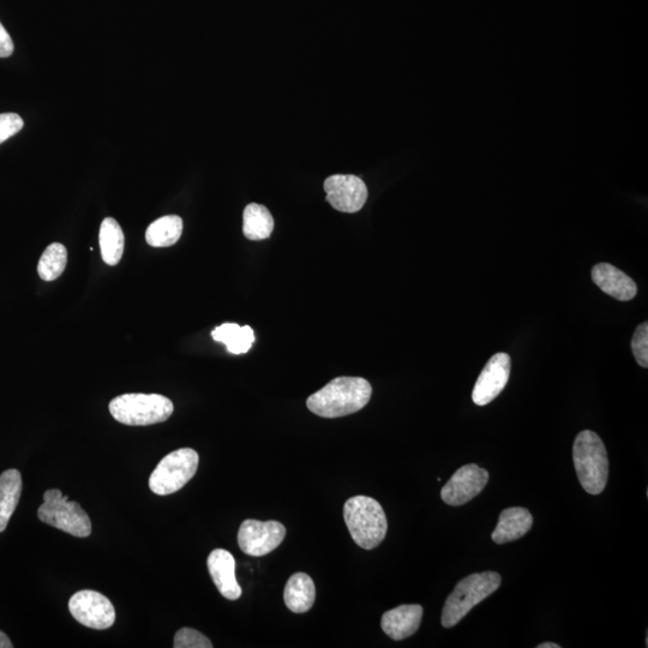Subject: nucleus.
<instances>
[{
    "instance_id": "obj_1",
    "label": "nucleus",
    "mask_w": 648,
    "mask_h": 648,
    "mask_svg": "<svg viewBox=\"0 0 648 648\" xmlns=\"http://www.w3.org/2000/svg\"><path fill=\"white\" fill-rule=\"evenodd\" d=\"M371 384L362 377H339L312 394L306 405L316 416L339 418L356 413L370 401Z\"/></svg>"
},
{
    "instance_id": "obj_2",
    "label": "nucleus",
    "mask_w": 648,
    "mask_h": 648,
    "mask_svg": "<svg viewBox=\"0 0 648 648\" xmlns=\"http://www.w3.org/2000/svg\"><path fill=\"white\" fill-rule=\"evenodd\" d=\"M576 474L588 494L599 495L609 478L608 453L596 432L585 430L576 436L573 446Z\"/></svg>"
},
{
    "instance_id": "obj_3",
    "label": "nucleus",
    "mask_w": 648,
    "mask_h": 648,
    "mask_svg": "<svg viewBox=\"0 0 648 648\" xmlns=\"http://www.w3.org/2000/svg\"><path fill=\"white\" fill-rule=\"evenodd\" d=\"M344 519L354 542L365 550H372L386 538V513L374 498L356 496L345 503Z\"/></svg>"
},
{
    "instance_id": "obj_4",
    "label": "nucleus",
    "mask_w": 648,
    "mask_h": 648,
    "mask_svg": "<svg viewBox=\"0 0 648 648\" xmlns=\"http://www.w3.org/2000/svg\"><path fill=\"white\" fill-rule=\"evenodd\" d=\"M500 585L501 576L496 572L476 573L462 579L444 604L442 626L444 628L456 626L474 606L496 592Z\"/></svg>"
},
{
    "instance_id": "obj_5",
    "label": "nucleus",
    "mask_w": 648,
    "mask_h": 648,
    "mask_svg": "<svg viewBox=\"0 0 648 648\" xmlns=\"http://www.w3.org/2000/svg\"><path fill=\"white\" fill-rule=\"evenodd\" d=\"M110 412L117 422L147 426L166 422L172 416V401L160 394H124L110 402Z\"/></svg>"
},
{
    "instance_id": "obj_6",
    "label": "nucleus",
    "mask_w": 648,
    "mask_h": 648,
    "mask_svg": "<svg viewBox=\"0 0 648 648\" xmlns=\"http://www.w3.org/2000/svg\"><path fill=\"white\" fill-rule=\"evenodd\" d=\"M41 522L57 530L78 538H87L92 534V521L80 504L70 502L68 496H63L58 489L47 490L44 503L38 510Z\"/></svg>"
},
{
    "instance_id": "obj_7",
    "label": "nucleus",
    "mask_w": 648,
    "mask_h": 648,
    "mask_svg": "<svg viewBox=\"0 0 648 648\" xmlns=\"http://www.w3.org/2000/svg\"><path fill=\"white\" fill-rule=\"evenodd\" d=\"M197 452L182 448L165 456L149 478V488L154 494L167 496L184 488L195 476L198 468Z\"/></svg>"
},
{
    "instance_id": "obj_8",
    "label": "nucleus",
    "mask_w": 648,
    "mask_h": 648,
    "mask_svg": "<svg viewBox=\"0 0 648 648\" xmlns=\"http://www.w3.org/2000/svg\"><path fill=\"white\" fill-rule=\"evenodd\" d=\"M69 610L78 623L96 630L110 628L116 621V610L110 599L96 591L75 593L70 598Z\"/></svg>"
},
{
    "instance_id": "obj_9",
    "label": "nucleus",
    "mask_w": 648,
    "mask_h": 648,
    "mask_svg": "<svg viewBox=\"0 0 648 648\" xmlns=\"http://www.w3.org/2000/svg\"><path fill=\"white\" fill-rule=\"evenodd\" d=\"M286 528L278 521L245 520L239 528L238 544L244 554L262 557L284 542Z\"/></svg>"
},
{
    "instance_id": "obj_10",
    "label": "nucleus",
    "mask_w": 648,
    "mask_h": 648,
    "mask_svg": "<svg viewBox=\"0 0 648 648\" xmlns=\"http://www.w3.org/2000/svg\"><path fill=\"white\" fill-rule=\"evenodd\" d=\"M489 482V473L476 464L459 468L443 486L441 497L449 506L459 507L473 500Z\"/></svg>"
},
{
    "instance_id": "obj_11",
    "label": "nucleus",
    "mask_w": 648,
    "mask_h": 648,
    "mask_svg": "<svg viewBox=\"0 0 648 648\" xmlns=\"http://www.w3.org/2000/svg\"><path fill=\"white\" fill-rule=\"evenodd\" d=\"M327 201L342 213H357L368 200V188L362 179L350 174H335L324 182Z\"/></svg>"
},
{
    "instance_id": "obj_12",
    "label": "nucleus",
    "mask_w": 648,
    "mask_h": 648,
    "mask_svg": "<svg viewBox=\"0 0 648 648\" xmlns=\"http://www.w3.org/2000/svg\"><path fill=\"white\" fill-rule=\"evenodd\" d=\"M510 377V357L507 353H496L478 377L473 388L472 400L478 406L494 401L506 388Z\"/></svg>"
},
{
    "instance_id": "obj_13",
    "label": "nucleus",
    "mask_w": 648,
    "mask_h": 648,
    "mask_svg": "<svg viewBox=\"0 0 648 648\" xmlns=\"http://www.w3.org/2000/svg\"><path fill=\"white\" fill-rule=\"evenodd\" d=\"M208 570L216 588L228 600H237L242 596L236 578V560L231 552L224 549H216L210 552L208 557Z\"/></svg>"
},
{
    "instance_id": "obj_14",
    "label": "nucleus",
    "mask_w": 648,
    "mask_h": 648,
    "mask_svg": "<svg viewBox=\"0 0 648 648\" xmlns=\"http://www.w3.org/2000/svg\"><path fill=\"white\" fill-rule=\"evenodd\" d=\"M423 608L418 604L400 605L384 612L381 621L383 632L395 641L410 638L422 623Z\"/></svg>"
},
{
    "instance_id": "obj_15",
    "label": "nucleus",
    "mask_w": 648,
    "mask_h": 648,
    "mask_svg": "<svg viewBox=\"0 0 648 648\" xmlns=\"http://www.w3.org/2000/svg\"><path fill=\"white\" fill-rule=\"evenodd\" d=\"M592 280L608 296L628 302L635 298L638 287L622 270L609 263H599L592 269Z\"/></svg>"
},
{
    "instance_id": "obj_16",
    "label": "nucleus",
    "mask_w": 648,
    "mask_h": 648,
    "mask_svg": "<svg viewBox=\"0 0 648 648\" xmlns=\"http://www.w3.org/2000/svg\"><path fill=\"white\" fill-rule=\"evenodd\" d=\"M533 525V516L525 508L513 507L504 509L498 518L492 540L496 544L514 542L530 532Z\"/></svg>"
},
{
    "instance_id": "obj_17",
    "label": "nucleus",
    "mask_w": 648,
    "mask_h": 648,
    "mask_svg": "<svg viewBox=\"0 0 648 648\" xmlns=\"http://www.w3.org/2000/svg\"><path fill=\"white\" fill-rule=\"evenodd\" d=\"M316 599V588L314 581L308 574H293L287 581L284 591V600L288 609L294 614L308 612Z\"/></svg>"
},
{
    "instance_id": "obj_18",
    "label": "nucleus",
    "mask_w": 648,
    "mask_h": 648,
    "mask_svg": "<svg viewBox=\"0 0 648 648\" xmlns=\"http://www.w3.org/2000/svg\"><path fill=\"white\" fill-rule=\"evenodd\" d=\"M22 494V476L17 470L0 474V533L6 530Z\"/></svg>"
},
{
    "instance_id": "obj_19",
    "label": "nucleus",
    "mask_w": 648,
    "mask_h": 648,
    "mask_svg": "<svg viewBox=\"0 0 648 648\" xmlns=\"http://www.w3.org/2000/svg\"><path fill=\"white\" fill-rule=\"evenodd\" d=\"M99 243L102 260L108 266H116L122 260L125 238L122 227L113 218L102 221Z\"/></svg>"
},
{
    "instance_id": "obj_20",
    "label": "nucleus",
    "mask_w": 648,
    "mask_h": 648,
    "mask_svg": "<svg viewBox=\"0 0 648 648\" xmlns=\"http://www.w3.org/2000/svg\"><path fill=\"white\" fill-rule=\"evenodd\" d=\"M183 233V220L178 215H167L155 220L146 231V240L154 248H167L178 242Z\"/></svg>"
},
{
    "instance_id": "obj_21",
    "label": "nucleus",
    "mask_w": 648,
    "mask_h": 648,
    "mask_svg": "<svg viewBox=\"0 0 648 648\" xmlns=\"http://www.w3.org/2000/svg\"><path fill=\"white\" fill-rule=\"evenodd\" d=\"M244 236L250 240H263L274 230L273 215L262 204L251 203L244 209Z\"/></svg>"
},
{
    "instance_id": "obj_22",
    "label": "nucleus",
    "mask_w": 648,
    "mask_h": 648,
    "mask_svg": "<svg viewBox=\"0 0 648 648\" xmlns=\"http://www.w3.org/2000/svg\"><path fill=\"white\" fill-rule=\"evenodd\" d=\"M212 336L215 341L225 344L228 352L233 354L248 352L255 341L254 330L251 327H239L236 323L221 324L213 330Z\"/></svg>"
},
{
    "instance_id": "obj_23",
    "label": "nucleus",
    "mask_w": 648,
    "mask_h": 648,
    "mask_svg": "<svg viewBox=\"0 0 648 648\" xmlns=\"http://www.w3.org/2000/svg\"><path fill=\"white\" fill-rule=\"evenodd\" d=\"M68 263V251L63 244L53 243L41 255L38 273L42 280H57Z\"/></svg>"
},
{
    "instance_id": "obj_24",
    "label": "nucleus",
    "mask_w": 648,
    "mask_h": 648,
    "mask_svg": "<svg viewBox=\"0 0 648 648\" xmlns=\"http://www.w3.org/2000/svg\"><path fill=\"white\" fill-rule=\"evenodd\" d=\"M173 646L176 648H212L213 644L197 630L182 628L174 636Z\"/></svg>"
},
{
    "instance_id": "obj_25",
    "label": "nucleus",
    "mask_w": 648,
    "mask_h": 648,
    "mask_svg": "<svg viewBox=\"0 0 648 648\" xmlns=\"http://www.w3.org/2000/svg\"><path fill=\"white\" fill-rule=\"evenodd\" d=\"M632 350L636 362L642 368H648V323H641L636 328L632 339Z\"/></svg>"
},
{
    "instance_id": "obj_26",
    "label": "nucleus",
    "mask_w": 648,
    "mask_h": 648,
    "mask_svg": "<svg viewBox=\"0 0 648 648\" xmlns=\"http://www.w3.org/2000/svg\"><path fill=\"white\" fill-rule=\"evenodd\" d=\"M23 119L16 113L0 114V144L18 134L23 128Z\"/></svg>"
},
{
    "instance_id": "obj_27",
    "label": "nucleus",
    "mask_w": 648,
    "mask_h": 648,
    "mask_svg": "<svg viewBox=\"0 0 648 648\" xmlns=\"http://www.w3.org/2000/svg\"><path fill=\"white\" fill-rule=\"evenodd\" d=\"M14 42L11 36L0 22V58H8L14 53Z\"/></svg>"
},
{
    "instance_id": "obj_28",
    "label": "nucleus",
    "mask_w": 648,
    "mask_h": 648,
    "mask_svg": "<svg viewBox=\"0 0 648 648\" xmlns=\"http://www.w3.org/2000/svg\"><path fill=\"white\" fill-rule=\"evenodd\" d=\"M14 645L11 644L10 639L8 638V635L2 632L0 630V648H12Z\"/></svg>"
},
{
    "instance_id": "obj_29",
    "label": "nucleus",
    "mask_w": 648,
    "mask_h": 648,
    "mask_svg": "<svg viewBox=\"0 0 648 648\" xmlns=\"http://www.w3.org/2000/svg\"><path fill=\"white\" fill-rule=\"evenodd\" d=\"M538 648H561V646L554 644V642H544V644L539 645Z\"/></svg>"
}]
</instances>
